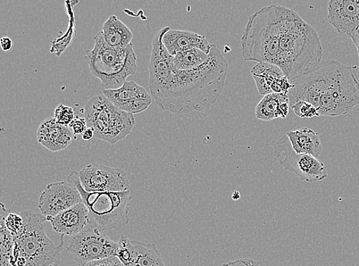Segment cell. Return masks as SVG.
I'll use <instances>...</instances> for the list:
<instances>
[{"mask_svg": "<svg viewBox=\"0 0 359 266\" xmlns=\"http://www.w3.org/2000/svg\"><path fill=\"white\" fill-rule=\"evenodd\" d=\"M228 69L229 62L212 44L208 60L200 67L190 71L175 68L155 102L162 110L173 114L203 112L218 101Z\"/></svg>", "mask_w": 359, "mask_h": 266, "instance_id": "6da1fadb", "label": "cell"}, {"mask_svg": "<svg viewBox=\"0 0 359 266\" xmlns=\"http://www.w3.org/2000/svg\"><path fill=\"white\" fill-rule=\"evenodd\" d=\"M291 82L290 107L305 102L313 105L320 117H337L348 114L359 105V81L354 69L337 61L322 62Z\"/></svg>", "mask_w": 359, "mask_h": 266, "instance_id": "7a4b0ae2", "label": "cell"}, {"mask_svg": "<svg viewBox=\"0 0 359 266\" xmlns=\"http://www.w3.org/2000/svg\"><path fill=\"white\" fill-rule=\"evenodd\" d=\"M280 67L290 81L310 72L323 62L320 37L296 11L280 6Z\"/></svg>", "mask_w": 359, "mask_h": 266, "instance_id": "3957f363", "label": "cell"}, {"mask_svg": "<svg viewBox=\"0 0 359 266\" xmlns=\"http://www.w3.org/2000/svg\"><path fill=\"white\" fill-rule=\"evenodd\" d=\"M280 29V6H265L250 15L241 39L244 60L278 66Z\"/></svg>", "mask_w": 359, "mask_h": 266, "instance_id": "277c9868", "label": "cell"}, {"mask_svg": "<svg viewBox=\"0 0 359 266\" xmlns=\"http://www.w3.org/2000/svg\"><path fill=\"white\" fill-rule=\"evenodd\" d=\"M94 40V48L87 50L85 55L91 76L101 80L104 90L120 88L137 71L133 44L123 48L111 47L106 44L102 32Z\"/></svg>", "mask_w": 359, "mask_h": 266, "instance_id": "5b68a950", "label": "cell"}, {"mask_svg": "<svg viewBox=\"0 0 359 266\" xmlns=\"http://www.w3.org/2000/svg\"><path fill=\"white\" fill-rule=\"evenodd\" d=\"M20 215L24 230L14 239L13 256L22 257L26 266H60L64 246H56L46 235L44 215L32 211H24Z\"/></svg>", "mask_w": 359, "mask_h": 266, "instance_id": "8992f818", "label": "cell"}, {"mask_svg": "<svg viewBox=\"0 0 359 266\" xmlns=\"http://www.w3.org/2000/svg\"><path fill=\"white\" fill-rule=\"evenodd\" d=\"M69 181L76 187L89 211L91 225L102 230H119L130 222V190L123 192H88L82 187L79 173L72 171Z\"/></svg>", "mask_w": 359, "mask_h": 266, "instance_id": "52a82bcc", "label": "cell"}, {"mask_svg": "<svg viewBox=\"0 0 359 266\" xmlns=\"http://www.w3.org/2000/svg\"><path fill=\"white\" fill-rule=\"evenodd\" d=\"M85 116L88 127L95 130V138L111 145L126 138L136 124L133 114L119 109L104 95L89 100Z\"/></svg>", "mask_w": 359, "mask_h": 266, "instance_id": "ba28073f", "label": "cell"}, {"mask_svg": "<svg viewBox=\"0 0 359 266\" xmlns=\"http://www.w3.org/2000/svg\"><path fill=\"white\" fill-rule=\"evenodd\" d=\"M61 244L66 246L67 252L79 266L118 256L119 251L118 243L108 238L103 230L91 224L80 234L69 237L67 241L62 237Z\"/></svg>", "mask_w": 359, "mask_h": 266, "instance_id": "9c48e42d", "label": "cell"}, {"mask_svg": "<svg viewBox=\"0 0 359 266\" xmlns=\"http://www.w3.org/2000/svg\"><path fill=\"white\" fill-rule=\"evenodd\" d=\"M273 151L281 167L294 173L300 180L314 182L328 178L329 174L325 164L313 156L296 153L292 148L287 135L281 137L274 145Z\"/></svg>", "mask_w": 359, "mask_h": 266, "instance_id": "30bf717a", "label": "cell"}, {"mask_svg": "<svg viewBox=\"0 0 359 266\" xmlns=\"http://www.w3.org/2000/svg\"><path fill=\"white\" fill-rule=\"evenodd\" d=\"M88 192H123L130 190L128 173L123 169L103 164H89L79 172Z\"/></svg>", "mask_w": 359, "mask_h": 266, "instance_id": "8fae6325", "label": "cell"}, {"mask_svg": "<svg viewBox=\"0 0 359 266\" xmlns=\"http://www.w3.org/2000/svg\"><path fill=\"white\" fill-rule=\"evenodd\" d=\"M83 202L79 191L69 181L52 182L41 192L39 201L40 213L46 218L55 217Z\"/></svg>", "mask_w": 359, "mask_h": 266, "instance_id": "7c38bea8", "label": "cell"}, {"mask_svg": "<svg viewBox=\"0 0 359 266\" xmlns=\"http://www.w3.org/2000/svg\"><path fill=\"white\" fill-rule=\"evenodd\" d=\"M170 27L158 30L153 39L152 52L149 65V88L154 98L170 78L175 67L172 56L163 44V37Z\"/></svg>", "mask_w": 359, "mask_h": 266, "instance_id": "4fadbf2b", "label": "cell"}, {"mask_svg": "<svg viewBox=\"0 0 359 266\" xmlns=\"http://www.w3.org/2000/svg\"><path fill=\"white\" fill-rule=\"evenodd\" d=\"M103 95L119 109L132 114L144 112L153 102L147 90L132 81L118 89L104 90Z\"/></svg>", "mask_w": 359, "mask_h": 266, "instance_id": "5bb4252c", "label": "cell"}, {"mask_svg": "<svg viewBox=\"0 0 359 266\" xmlns=\"http://www.w3.org/2000/svg\"><path fill=\"white\" fill-rule=\"evenodd\" d=\"M118 257L124 266H166L155 244H144L121 235Z\"/></svg>", "mask_w": 359, "mask_h": 266, "instance_id": "9a60e30c", "label": "cell"}, {"mask_svg": "<svg viewBox=\"0 0 359 266\" xmlns=\"http://www.w3.org/2000/svg\"><path fill=\"white\" fill-rule=\"evenodd\" d=\"M259 94L267 95L273 93L288 95L293 84L278 66L260 62L252 69Z\"/></svg>", "mask_w": 359, "mask_h": 266, "instance_id": "2e32d148", "label": "cell"}, {"mask_svg": "<svg viewBox=\"0 0 359 266\" xmlns=\"http://www.w3.org/2000/svg\"><path fill=\"white\" fill-rule=\"evenodd\" d=\"M328 20L340 35L352 37L359 28V0H330Z\"/></svg>", "mask_w": 359, "mask_h": 266, "instance_id": "e0dca14e", "label": "cell"}, {"mask_svg": "<svg viewBox=\"0 0 359 266\" xmlns=\"http://www.w3.org/2000/svg\"><path fill=\"white\" fill-rule=\"evenodd\" d=\"M51 222L53 230L65 237H72L80 234L90 224L89 211L83 202L55 215L46 218Z\"/></svg>", "mask_w": 359, "mask_h": 266, "instance_id": "ac0fdd59", "label": "cell"}, {"mask_svg": "<svg viewBox=\"0 0 359 266\" xmlns=\"http://www.w3.org/2000/svg\"><path fill=\"white\" fill-rule=\"evenodd\" d=\"M72 131L55 118L41 122L36 133L38 142L52 152H60L68 148L73 141Z\"/></svg>", "mask_w": 359, "mask_h": 266, "instance_id": "d6986e66", "label": "cell"}, {"mask_svg": "<svg viewBox=\"0 0 359 266\" xmlns=\"http://www.w3.org/2000/svg\"><path fill=\"white\" fill-rule=\"evenodd\" d=\"M163 44L172 56L193 48H198L210 54L212 45L205 36L194 32L171 29L163 36Z\"/></svg>", "mask_w": 359, "mask_h": 266, "instance_id": "ffe728a7", "label": "cell"}, {"mask_svg": "<svg viewBox=\"0 0 359 266\" xmlns=\"http://www.w3.org/2000/svg\"><path fill=\"white\" fill-rule=\"evenodd\" d=\"M292 148L297 154L318 157L323 152V145L318 133L304 128L287 133Z\"/></svg>", "mask_w": 359, "mask_h": 266, "instance_id": "44dd1931", "label": "cell"}, {"mask_svg": "<svg viewBox=\"0 0 359 266\" xmlns=\"http://www.w3.org/2000/svg\"><path fill=\"white\" fill-rule=\"evenodd\" d=\"M103 36L108 46L115 48L127 47L132 44L131 30L116 15H111L104 23Z\"/></svg>", "mask_w": 359, "mask_h": 266, "instance_id": "7402d4cb", "label": "cell"}, {"mask_svg": "<svg viewBox=\"0 0 359 266\" xmlns=\"http://www.w3.org/2000/svg\"><path fill=\"white\" fill-rule=\"evenodd\" d=\"M285 102H289L288 95L273 93L264 96L256 106V118L263 121L278 119L280 106Z\"/></svg>", "mask_w": 359, "mask_h": 266, "instance_id": "603a6c76", "label": "cell"}, {"mask_svg": "<svg viewBox=\"0 0 359 266\" xmlns=\"http://www.w3.org/2000/svg\"><path fill=\"white\" fill-rule=\"evenodd\" d=\"M208 58L210 54L198 48H193L173 56V65L177 70L190 71L202 66L208 60Z\"/></svg>", "mask_w": 359, "mask_h": 266, "instance_id": "cb8c5ba5", "label": "cell"}, {"mask_svg": "<svg viewBox=\"0 0 359 266\" xmlns=\"http://www.w3.org/2000/svg\"><path fill=\"white\" fill-rule=\"evenodd\" d=\"M5 225L14 239L18 238L24 230V220L20 213H8L5 218Z\"/></svg>", "mask_w": 359, "mask_h": 266, "instance_id": "d4e9b609", "label": "cell"}, {"mask_svg": "<svg viewBox=\"0 0 359 266\" xmlns=\"http://www.w3.org/2000/svg\"><path fill=\"white\" fill-rule=\"evenodd\" d=\"M290 109H293L296 115L302 119H313L320 117L318 111L316 107L308 102H299L292 106Z\"/></svg>", "mask_w": 359, "mask_h": 266, "instance_id": "484cf974", "label": "cell"}, {"mask_svg": "<svg viewBox=\"0 0 359 266\" xmlns=\"http://www.w3.org/2000/svg\"><path fill=\"white\" fill-rule=\"evenodd\" d=\"M55 119L64 126H70L75 119L72 107L64 105H58L55 110Z\"/></svg>", "mask_w": 359, "mask_h": 266, "instance_id": "4316f807", "label": "cell"}, {"mask_svg": "<svg viewBox=\"0 0 359 266\" xmlns=\"http://www.w3.org/2000/svg\"><path fill=\"white\" fill-rule=\"evenodd\" d=\"M69 127L74 135H82L88 128V123L86 118L75 117Z\"/></svg>", "mask_w": 359, "mask_h": 266, "instance_id": "83f0119b", "label": "cell"}, {"mask_svg": "<svg viewBox=\"0 0 359 266\" xmlns=\"http://www.w3.org/2000/svg\"><path fill=\"white\" fill-rule=\"evenodd\" d=\"M85 266H124L118 256H111L102 260L90 262Z\"/></svg>", "mask_w": 359, "mask_h": 266, "instance_id": "f1b7e54d", "label": "cell"}, {"mask_svg": "<svg viewBox=\"0 0 359 266\" xmlns=\"http://www.w3.org/2000/svg\"><path fill=\"white\" fill-rule=\"evenodd\" d=\"M222 266H260V264L250 258H241V259L224 263Z\"/></svg>", "mask_w": 359, "mask_h": 266, "instance_id": "f546056e", "label": "cell"}, {"mask_svg": "<svg viewBox=\"0 0 359 266\" xmlns=\"http://www.w3.org/2000/svg\"><path fill=\"white\" fill-rule=\"evenodd\" d=\"M0 44L5 52H9L13 47V41L9 37H4L0 41Z\"/></svg>", "mask_w": 359, "mask_h": 266, "instance_id": "4dcf8cb0", "label": "cell"}, {"mask_svg": "<svg viewBox=\"0 0 359 266\" xmlns=\"http://www.w3.org/2000/svg\"><path fill=\"white\" fill-rule=\"evenodd\" d=\"M82 139L85 141H89L95 138V130L88 127V128L81 135Z\"/></svg>", "mask_w": 359, "mask_h": 266, "instance_id": "1f68e13d", "label": "cell"}, {"mask_svg": "<svg viewBox=\"0 0 359 266\" xmlns=\"http://www.w3.org/2000/svg\"><path fill=\"white\" fill-rule=\"evenodd\" d=\"M12 254H1V262H0V265L1 266H13L10 262V258L13 255Z\"/></svg>", "mask_w": 359, "mask_h": 266, "instance_id": "d6a6232c", "label": "cell"}, {"mask_svg": "<svg viewBox=\"0 0 359 266\" xmlns=\"http://www.w3.org/2000/svg\"><path fill=\"white\" fill-rule=\"evenodd\" d=\"M351 39H352L353 44H355V46L357 48V52H358V59H359V28L355 31V32L354 33L353 36L351 37Z\"/></svg>", "mask_w": 359, "mask_h": 266, "instance_id": "836d02e7", "label": "cell"}, {"mask_svg": "<svg viewBox=\"0 0 359 266\" xmlns=\"http://www.w3.org/2000/svg\"><path fill=\"white\" fill-rule=\"evenodd\" d=\"M241 198V194L238 192V191H235V192L232 194V199L233 201H238V199Z\"/></svg>", "mask_w": 359, "mask_h": 266, "instance_id": "e575fe53", "label": "cell"}, {"mask_svg": "<svg viewBox=\"0 0 359 266\" xmlns=\"http://www.w3.org/2000/svg\"><path fill=\"white\" fill-rule=\"evenodd\" d=\"M358 71V77H359V68L357 69Z\"/></svg>", "mask_w": 359, "mask_h": 266, "instance_id": "d590c367", "label": "cell"}]
</instances>
